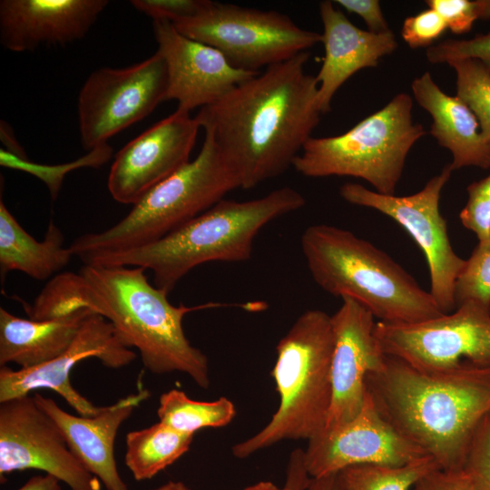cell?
<instances>
[{"label": "cell", "instance_id": "cell-1", "mask_svg": "<svg viewBox=\"0 0 490 490\" xmlns=\"http://www.w3.org/2000/svg\"><path fill=\"white\" fill-rule=\"evenodd\" d=\"M145 270L142 267L83 264L77 272L53 277L32 305L24 304V310L29 318L42 320L88 309L107 319L127 347L139 351L147 370L153 374L181 372L208 388V358L190 343L182 320L192 311L228 305L174 306L168 293L148 281Z\"/></svg>", "mask_w": 490, "mask_h": 490}, {"label": "cell", "instance_id": "cell-2", "mask_svg": "<svg viewBox=\"0 0 490 490\" xmlns=\"http://www.w3.org/2000/svg\"><path fill=\"white\" fill-rule=\"evenodd\" d=\"M309 54L271 65L194 116L248 190L285 172L319 122Z\"/></svg>", "mask_w": 490, "mask_h": 490}, {"label": "cell", "instance_id": "cell-3", "mask_svg": "<svg viewBox=\"0 0 490 490\" xmlns=\"http://www.w3.org/2000/svg\"><path fill=\"white\" fill-rule=\"evenodd\" d=\"M366 386L380 414L443 470H463L474 432L490 412V368L426 372L386 356Z\"/></svg>", "mask_w": 490, "mask_h": 490}, {"label": "cell", "instance_id": "cell-4", "mask_svg": "<svg viewBox=\"0 0 490 490\" xmlns=\"http://www.w3.org/2000/svg\"><path fill=\"white\" fill-rule=\"evenodd\" d=\"M305 203L303 195L288 186L254 200L222 199L157 241L98 255L83 264L150 270L153 285L169 294L199 265L210 261L250 260L254 240L261 229L270 221L301 209Z\"/></svg>", "mask_w": 490, "mask_h": 490}, {"label": "cell", "instance_id": "cell-5", "mask_svg": "<svg viewBox=\"0 0 490 490\" xmlns=\"http://www.w3.org/2000/svg\"><path fill=\"white\" fill-rule=\"evenodd\" d=\"M300 245L307 267L323 290L355 299L378 321L412 324L445 314L392 258L348 230L311 225L302 233Z\"/></svg>", "mask_w": 490, "mask_h": 490}, {"label": "cell", "instance_id": "cell-6", "mask_svg": "<svg viewBox=\"0 0 490 490\" xmlns=\"http://www.w3.org/2000/svg\"><path fill=\"white\" fill-rule=\"evenodd\" d=\"M331 316L320 309L303 312L282 337L271 371L279 404L257 434L232 447L237 458L287 439H307L324 429L331 404Z\"/></svg>", "mask_w": 490, "mask_h": 490}, {"label": "cell", "instance_id": "cell-7", "mask_svg": "<svg viewBox=\"0 0 490 490\" xmlns=\"http://www.w3.org/2000/svg\"><path fill=\"white\" fill-rule=\"evenodd\" d=\"M240 188V179L205 133L198 155L152 188L113 226L76 238L69 246L83 263L93 257L157 241Z\"/></svg>", "mask_w": 490, "mask_h": 490}, {"label": "cell", "instance_id": "cell-8", "mask_svg": "<svg viewBox=\"0 0 490 490\" xmlns=\"http://www.w3.org/2000/svg\"><path fill=\"white\" fill-rule=\"evenodd\" d=\"M412 108V97L400 93L344 133L310 137L292 167L310 178H359L377 192L392 195L409 151L425 134L413 122Z\"/></svg>", "mask_w": 490, "mask_h": 490}, {"label": "cell", "instance_id": "cell-9", "mask_svg": "<svg viewBox=\"0 0 490 490\" xmlns=\"http://www.w3.org/2000/svg\"><path fill=\"white\" fill-rule=\"evenodd\" d=\"M181 34L219 50L235 68L250 72L287 61L322 42L285 14L206 0L194 16L172 23Z\"/></svg>", "mask_w": 490, "mask_h": 490}, {"label": "cell", "instance_id": "cell-10", "mask_svg": "<svg viewBox=\"0 0 490 490\" xmlns=\"http://www.w3.org/2000/svg\"><path fill=\"white\" fill-rule=\"evenodd\" d=\"M375 336L386 356L422 371L490 368V307L479 302L417 323L377 321Z\"/></svg>", "mask_w": 490, "mask_h": 490}, {"label": "cell", "instance_id": "cell-11", "mask_svg": "<svg viewBox=\"0 0 490 490\" xmlns=\"http://www.w3.org/2000/svg\"><path fill=\"white\" fill-rule=\"evenodd\" d=\"M168 73L156 51L123 68L102 67L85 80L77 98L83 147L91 151L142 120L166 101Z\"/></svg>", "mask_w": 490, "mask_h": 490}, {"label": "cell", "instance_id": "cell-12", "mask_svg": "<svg viewBox=\"0 0 490 490\" xmlns=\"http://www.w3.org/2000/svg\"><path fill=\"white\" fill-rule=\"evenodd\" d=\"M452 172L446 165L421 191L407 196L381 194L354 182H346L339 190L346 201L374 209L408 232L426 256L429 293L443 313L456 309L455 284L466 263L453 250L446 221L439 211L441 191Z\"/></svg>", "mask_w": 490, "mask_h": 490}, {"label": "cell", "instance_id": "cell-13", "mask_svg": "<svg viewBox=\"0 0 490 490\" xmlns=\"http://www.w3.org/2000/svg\"><path fill=\"white\" fill-rule=\"evenodd\" d=\"M37 469L71 490H101L100 480L74 456L57 425L26 395L0 403V478Z\"/></svg>", "mask_w": 490, "mask_h": 490}, {"label": "cell", "instance_id": "cell-14", "mask_svg": "<svg viewBox=\"0 0 490 490\" xmlns=\"http://www.w3.org/2000/svg\"><path fill=\"white\" fill-rule=\"evenodd\" d=\"M136 357L120 339L113 325L92 312L83 319L71 345L55 358L29 368L1 367L0 403L47 388L60 395L80 416H94L101 407L93 405L72 386V369L91 358L116 369L131 364Z\"/></svg>", "mask_w": 490, "mask_h": 490}, {"label": "cell", "instance_id": "cell-15", "mask_svg": "<svg viewBox=\"0 0 490 490\" xmlns=\"http://www.w3.org/2000/svg\"><path fill=\"white\" fill-rule=\"evenodd\" d=\"M200 128L191 113L176 109L125 144L108 175L107 188L114 201L135 204L188 163Z\"/></svg>", "mask_w": 490, "mask_h": 490}, {"label": "cell", "instance_id": "cell-16", "mask_svg": "<svg viewBox=\"0 0 490 490\" xmlns=\"http://www.w3.org/2000/svg\"><path fill=\"white\" fill-rule=\"evenodd\" d=\"M304 453L311 478L337 474L355 465L401 466L428 456L383 417L368 388L359 413L309 440Z\"/></svg>", "mask_w": 490, "mask_h": 490}, {"label": "cell", "instance_id": "cell-17", "mask_svg": "<svg viewBox=\"0 0 490 490\" xmlns=\"http://www.w3.org/2000/svg\"><path fill=\"white\" fill-rule=\"evenodd\" d=\"M331 323L335 338L330 368L332 397L321 433L344 425L359 413L367 392L366 378L380 370L386 359L375 336V317L363 305L342 298Z\"/></svg>", "mask_w": 490, "mask_h": 490}, {"label": "cell", "instance_id": "cell-18", "mask_svg": "<svg viewBox=\"0 0 490 490\" xmlns=\"http://www.w3.org/2000/svg\"><path fill=\"white\" fill-rule=\"evenodd\" d=\"M152 28L167 66L166 101H176L179 110L208 106L260 73L233 67L219 50L181 34L169 21L154 20Z\"/></svg>", "mask_w": 490, "mask_h": 490}, {"label": "cell", "instance_id": "cell-19", "mask_svg": "<svg viewBox=\"0 0 490 490\" xmlns=\"http://www.w3.org/2000/svg\"><path fill=\"white\" fill-rule=\"evenodd\" d=\"M107 0H1L0 43L11 52L64 45L83 38Z\"/></svg>", "mask_w": 490, "mask_h": 490}, {"label": "cell", "instance_id": "cell-20", "mask_svg": "<svg viewBox=\"0 0 490 490\" xmlns=\"http://www.w3.org/2000/svg\"><path fill=\"white\" fill-rule=\"evenodd\" d=\"M150 395V391L141 386L137 392L113 405L101 407L94 416H89L72 415L54 399L39 393L34 397L38 407L57 425L74 456L107 490H128L116 466L114 441L122 424Z\"/></svg>", "mask_w": 490, "mask_h": 490}, {"label": "cell", "instance_id": "cell-21", "mask_svg": "<svg viewBox=\"0 0 490 490\" xmlns=\"http://www.w3.org/2000/svg\"><path fill=\"white\" fill-rule=\"evenodd\" d=\"M323 24L322 44L325 56L316 79L318 103L321 114L331 109V101L340 86L354 74L376 67L380 58L397 47L393 32L376 34L358 28L332 1L319 4Z\"/></svg>", "mask_w": 490, "mask_h": 490}, {"label": "cell", "instance_id": "cell-22", "mask_svg": "<svg viewBox=\"0 0 490 490\" xmlns=\"http://www.w3.org/2000/svg\"><path fill=\"white\" fill-rule=\"evenodd\" d=\"M411 89L416 102L432 117L430 133L453 156L451 170L490 168V143L468 106L456 95L444 93L429 72L415 78Z\"/></svg>", "mask_w": 490, "mask_h": 490}, {"label": "cell", "instance_id": "cell-23", "mask_svg": "<svg viewBox=\"0 0 490 490\" xmlns=\"http://www.w3.org/2000/svg\"><path fill=\"white\" fill-rule=\"evenodd\" d=\"M93 311L81 308L59 318H23L0 308V366L34 368L58 357L73 342Z\"/></svg>", "mask_w": 490, "mask_h": 490}, {"label": "cell", "instance_id": "cell-24", "mask_svg": "<svg viewBox=\"0 0 490 490\" xmlns=\"http://www.w3.org/2000/svg\"><path fill=\"white\" fill-rule=\"evenodd\" d=\"M62 230L50 221L42 241L36 240L0 201V273L21 271L36 280L53 278L71 261L74 254L64 247Z\"/></svg>", "mask_w": 490, "mask_h": 490}, {"label": "cell", "instance_id": "cell-25", "mask_svg": "<svg viewBox=\"0 0 490 490\" xmlns=\"http://www.w3.org/2000/svg\"><path fill=\"white\" fill-rule=\"evenodd\" d=\"M193 436L160 421L131 431L125 437V466L136 481L150 480L189 450Z\"/></svg>", "mask_w": 490, "mask_h": 490}, {"label": "cell", "instance_id": "cell-26", "mask_svg": "<svg viewBox=\"0 0 490 490\" xmlns=\"http://www.w3.org/2000/svg\"><path fill=\"white\" fill-rule=\"evenodd\" d=\"M157 415L160 422L189 435L207 427H222L230 424L236 415L233 403L220 397L214 401L191 399L183 391L171 389L162 393Z\"/></svg>", "mask_w": 490, "mask_h": 490}, {"label": "cell", "instance_id": "cell-27", "mask_svg": "<svg viewBox=\"0 0 490 490\" xmlns=\"http://www.w3.org/2000/svg\"><path fill=\"white\" fill-rule=\"evenodd\" d=\"M441 469L430 456L401 466L362 464L337 473L341 490H411L425 475Z\"/></svg>", "mask_w": 490, "mask_h": 490}, {"label": "cell", "instance_id": "cell-28", "mask_svg": "<svg viewBox=\"0 0 490 490\" xmlns=\"http://www.w3.org/2000/svg\"><path fill=\"white\" fill-rule=\"evenodd\" d=\"M456 75V96L473 112L490 143V73L475 59L448 63Z\"/></svg>", "mask_w": 490, "mask_h": 490}, {"label": "cell", "instance_id": "cell-29", "mask_svg": "<svg viewBox=\"0 0 490 490\" xmlns=\"http://www.w3.org/2000/svg\"><path fill=\"white\" fill-rule=\"evenodd\" d=\"M112 155L113 148L108 143H103L73 162L58 165H44L32 162L26 156L15 155L2 148L0 164L3 167L20 170L36 176L45 183L52 199L55 200L66 173L83 167L99 168L109 162Z\"/></svg>", "mask_w": 490, "mask_h": 490}, {"label": "cell", "instance_id": "cell-30", "mask_svg": "<svg viewBox=\"0 0 490 490\" xmlns=\"http://www.w3.org/2000/svg\"><path fill=\"white\" fill-rule=\"evenodd\" d=\"M456 308L466 301L490 307V240L478 241L455 284Z\"/></svg>", "mask_w": 490, "mask_h": 490}, {"label": "cell", "instance_id": "cell-31", "mask_svg": "<svg viewBox=\"0 0 490 490\" xmlns=\"http://www.w3.org/2000/svg\"><path fill=\"white\" fill-rule=\"evenodd\" d=\"M426 56L431 64L478 60L490 73V32L470 39H446L426 48Z\"/></svg>", "mask_w": 490, "mask_h": 490}, {"label": "cell", "instance_id": "cell-32", "mask_svg": "<svg viewBox=\"0 0 490 490\" xmlns=\"http://www.w3.org/2000/svg\"><path fill=\"white\" fill-rule=\"evenodd\" d=\"M453 34H462L472 29L476 20L490 19V0H427Z\"/></svg>", "mask_w": 490, "mask_h": 490}, {"label": "cell", "instance_id": "cell-33", "mask_svg": "<svg viewBox=\"0 0 490 490\" xmlns=\"http://www.w3.org/2000/svg\"><path fill=\"white\" fill-rule=\"evenodd\" d=\"M463 470L475 490H490V412L474 432Z\"/></svg>", "mask_w": 490, "mask_h": 490}, {"label": "cell", "instance_id": "cell-34", "mask_svg": "<svg viewBox=\"0 0 490 490\" xmlns=\"http://www.w3.org/2000/svg\"><path fill=\"white\" fill-rule=\"evenodd\" d=\"M468 199L459 218L478 241L490 240V173L467 186Z\"/></svg>", "mask_w": 490, "mask_h": 490}, {"label": "cell", "instance_id": "cell-35", "mask_svg": "<svg viewBox=\"0 0 490 490\" xmlns=\"http://www.w3.org/2000/svg\"><path fill=\"white\" fill-rule=\"evenodd\" d=\"M446 29L443 17L436 10L428 8L404 20L401 36L410 48H428Z\"/></svg>", "mask_w": 490, "mask_h": 490}, {"label": "cell", "instance_id": "cell-36", "mask_svg": "<svg viewBox=\"0 0 490 490\" xmlns=\"http://www.w3.org/2000/svg\"><path fill=\"white\" fill-rule=\"evenodd\" d=\"M130 3L152 21L174 23L197 15L205 5L206 0H132Z\"/></svg>", "mask_w": 490, "mask_h": 490}, {"label": "cell", "instance_id": "cell-37", "mask_svg": "<svg viewBox=\"0 0 490 490\" xmlns=\"http://www.w3.org/2000/svg\"><path fill=\"white\" fill-rule=\"evenodd\" d=\"M413 490H475L464 470L437 469L421 478Z\"/></svg>", "mask_w": 490, "mask_h": 490}, {"label": "cell", "instance_id": "cell-38", "mask_svg": "<svg viewBox=\"0 0 490 490\" xmlns=\"http://www.w3.org/2000/svg\"><path fill=\"white\" fill-rule=\"evenodd\" d=\"M333 3L348 13L360 16L368 31L372 33L382 34L390 31L377 0H336Z\"/></svg>", "mask_w": 490, "mask_h": 490}, {"label": "cell", "instance_id": "cell-39", "mask_svg": "<svg viewBox=\"0 0 490 490\" xmlns=\"http://www.w3.org/2000/svg\"><path fill=\"white\" fill-rule=\"evenodd\" d=\"M310 480L304 450L296 448L289 456L284 487L286 490H306Z\"/></svg>", "mask_w": 490, "mask_h": 490}, {"label": "cell", "instance_id": "cell-40", "mask_svg": "<svg viewBox=\"0 0 490 490\" xmlns=\"http://www.w3.org/2000/svg\"><path fill=\"white\" fill-rule=\"evenodd\" d=\"M17 490H64L61 486V481L55 476L45 474L30 477Z\"/></svg>", "mask_w": 490, "mask_h": 490}, {"label": "cell", "instance_id": "cell-41", "mask_svg": "<svg viewBox=\"0 0 490 490\" xmlns=\"http://www.w3.org/2000/svg\"><path fill=\"white\" fill-rule=\"evenodd\" d=\"M306 490H341L337 474L311 478Z\"/></svg>", "mask_w": 490, "mask_h": 490}, {"label": "cell", "instance_id": "cell-42", "mask_svg": "<svg viewBox=\"0 0 490 490\" xmlns=\"http://www.w3.org/2000/svg\"><path fill=\"white\" fill-rule=\"evenodd\" d=\"M244 490H286V488L284 486L279 487L270 481H260L252 485H249Z\"/></svg>", "mask_w": 490, "mask_h": 490}, {"label": "cell", "instance_id": "cell-43", "mask_svg": "<svg viewBox=\"0 0 490 490\" xmlns=\"http://www.w3.org/2000/svg\"><path fill=\"white\" fill-rule=\"evenodd\" d=\"M152 490H191V489L182 482L169 481Z\"/></svg>", "mask_w": 490, "mask_h": 490}]
</instances>
